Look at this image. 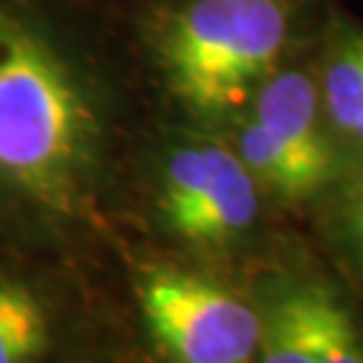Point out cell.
Here are the masks:
<instances>
[{"mask_svg":"<svg viewBox=\"0 0 363 363\" xmlns=\"http://www.w3.org/2000/svg\"><path fill=\"white\" fill-rule=\"evenodd\" d=\"M148 116L118 0H0V234L113 240Z\"/></svg>","mask_w":363,"mask_h":363,"instance_id":"cell-1","label":"cell"},{"mask_svg":"<svg viewBox=\"0 0 363 363\" xmlns=\"http://www.w3.org/2000/svg\"><path fill=\"white\" fill-rule=\"evenodd\" d=\"M334 0H118L154 118L223 132Z\"/></svg>","mask_w":363,"mask_h":363,"instance_id":"cell-2","label":"cell"},{"mask_svg":"<svg viewBox=\"0 0 363 363\" xmlns=\"http://www.w3.org/2000/svg\"><path fill=\"white\" fill-rule=\"evenodd\" d=\"M154 143L138 145L135 172L148 223L196 253H229L259 232L264 189L229 138L156 118Z\"/></svg>","mask_w":363,"mask_h":363,"instance_id":"cell-3","label":"cell"},{"mask_svg":"<svg viewBox=\"0 0 363 363\" xmlns=\"http://www.w3.org/2000/svg\"><path fill=\"white\" fill-rule=\"evenodd\" d=\"M315 38L274 67L223 130L264 194L286 208L320 202L345 175L320 108Z\"/></svg>","mask_w":363,"mask_h":363,"instance_id":"cell-4","label":"cell"},{"mask_svg":"<svg viewBox=\"0 0 363 363\" xmlns=\"http://www.w3.org/2000/svg\"><path fill=\"white\" fill-rule=\"evenodd\" d=\"M132 288L148 337L172 363L253 361L261 312L220 280L167 261H140Z\"/></svg>","mask_w":363,"mask_h":363,"instance_id":"cell-5","label":"cell"},{"mask_svg":"<svg viewBox=\"0 0 363 363\" xmlns=\"http://www.w3.org/2000/svg\"><path fill=\"white\" fill-rule=\"evenodd\" d=\"M250 363H363V328L345 296L320 274L272 277Z\"/></svg>","mask_w":363,"mask_h":363,"instance_id":"cell-6","label":"cell"},{"mask_svg":"<svg viewBox=\"0 0 363 363\" xmlns=\"http://www.w3.org/2000/svg\"><path fill=\"white\" fill-rule=\"evenodd\" d=\"M35 250L0 234V363H57L70 339L65 296Z\"/></svg>","mask_w":363,"mask_h":363,"instance_id":"cell-7","label":"cell"},{"mask_svg":"<svg viewBox=\"0 0 363 363\" xmlns=\"http://www.w3.org/2000/svg\"><path fill=\"white\" fill-rule=\"evenodd\" d=\"M315 81L342 169L363 167V19L334 0L315 38Z\"/></svg>","mask_w":363,"mask_h":363,"instance_id":"cell-8","label":"cell"},{"mask_svg":"<svg viewBox=\"0 0 363 363\" xmlns=\"http://www.w3.org/2000/svg\"><path fill=\"white\" fill-rule=\"evenodd\" d=\"M323 199H331L328 229L334 242L363 267V167L345 172Z\"/></svg>","mask_w":363,"mask_h":363,"instance_id":"cell-9","label":"cell"}]
</instances>
